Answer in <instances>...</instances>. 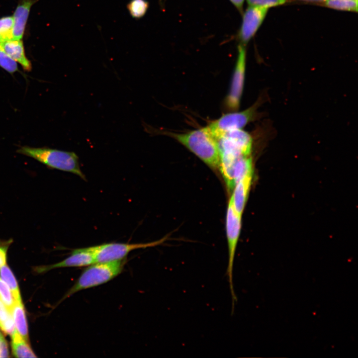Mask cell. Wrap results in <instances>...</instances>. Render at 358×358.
Wrapping results in <instances>:
<instances>
[{"mask_svg":"<svg viewBox=\"0 0 358 358\" xmlns=\"http://www.w3.org/2000/svg\"><path fill=\"white\" fill-rule=\"evenodd\" d=\"M11 337V348L13 356L16 358H35L27 341L25 340L17 331Z\"/></svg>","mask_w":358,"mask_h":358,"instance_id":"obj_15","label":"cell"},{"mask_svg":"<svg viewBox=\"0 0 358 358\" xmlns=\"http://www.w3.org/2000/svg\"><path fill=\"white\" fill-rule=\"evenodd\" d=\"M220 170L228 188L232 190L234 183L233 168L240 157L250 156L252 147L251 135L242 129L228 132L217 140Z\"/></svg>","mask_w":358,"mask_h":358,"instance_id":"obj_1","label":"cell"},{"mask_svg":"<svg viewBox=\"0 0 358 358\" xmlns=\"http://www.w3.org/2000/svg\"><path fill=\"white\" fill-rule=\"evenodd\" d=\"M256 108L255 104L242 111L226 113L212 121L206 127L211 135L217 141L228 132L242 129L254 119Z\"/></svg>","mask_w":358,"mask_h":358,"instance_id":"obj_7","label":"cell"},{"mask_svg":"<svg viewBox=\"0 0 358 358\" xmlns=\"http://www.w3.org/2000/svg\"><path fill=\"white\" fill-rule=\"evenodd\" d=\"M253 174V163L250 156H243L239 158L235 162L233 168V179L234 185L241 179Z\"/></svg>","mask_w":358,"mask_h":358,"instance_id":"obj_16","label":"cell"},{"mask_svg":"<svg viewBox=\"0 0 358 358\" xmlns=\"http://www.w3.org/2000/svg\"><path fill=\"white\" fill-rule=\"evenodd\" d=\"M291 0H247L249 6H259L269 9L283 5Z\"/></svg>","mask_w":358,"mask_h":358,"instance_id":"obj_24","label":"cell"},{"mask_svg":"<svg viewBox=\"0 0 358 358\" xmlns=\"http://www.w3.org/2000/svg\"><path fill=\"white\" fill-rule=\"evenodd\" d=\"M8 357L7 344L3 338L0 343V358H7Z\"/></svg>","mask_w":358,"mask_h":358,"instance_id":"obj_26","label":"cell"},{"mask_svg":"<svg viewBox=\"0 0 358 358\" xmlns=\"http://www.w3.org/2000/svg\"><path fill=\"white\" fill-rule=\"evenodd\" d=\"M0 67L9 74L18 71L17 63L4 51L0 42Z\"/></svg>","mask_w":358,"mask_h":358,"instance_id":"obj_22","label":"cell"},{"mask_svg":"<svg viewBox=\"0 0 358 358\" xmlns=\"http://www.w3.org/2000/svg\"><path fill=\"white\" fill-rule=\"evenodd\" d=\"M3 339V337L2 335L1 334V333H0V343L1 342V341H2V340Z\"/></svg>","mask_w":358,"mask_h":358,"instance_id":"obj_29","label":"cell"},{"mask_svg":"<svg viewBox=\"0 0 358 358\" xmlns=\"http://www.w3.org/2000/svg\"><path fill=\"white\" fill-rule=\"evenodd\" d=\"M94 263L95 260L93 254L87 247L75 249L70 256L62 261L51 265L38 267L36 271L42 272L57 268L87 267Z\"/></svg>","mask_w":358,"mask_h":358,"instance_id":"obj_10","label":"cell"},{"mask_svg":"<svg viewBox=\"0 0 358 358\" xmlns=\"http://www.w3.org/2000/svg\"><path fill=\"white\" fill-rule=\"evenodd\" d=\"M241 216L242 215L235 211L229 200L226 218V229L229 254L227 275L231 294L232 312L234 311L235 303L237 301V297L233 284V270L236 247L241 231Z\"/></svg>","mask_w":358,"mask_h":358,"instance_id":"obj_5","label":"cell"},{"mask_svg":"<svg viewBox=\"0 0 358 358\" xmlns=\"http://www.w3.org/2000/svg\"><path fill=\"white\" fill-rule=\"evenodd\" d=\"M0 42H1V38H0Z\"/></svg>","mask_w":358,"mask_h":358,"instance_id":"obj_30","label":"cell"},{"mask_svg":"<svg viewBox=\"0 0 358 358\" xmlns=\"http://www.w3.org/2000/svg\"><path fill=\"white\" fill-rule=\"evenodd\" d=\"M0 43L6 53L19 64L24 71H31L32 64L25 54L22 39L12 38L1 41Z\"/></svg>","mask_w":358,"mask_h":358,"instance_id":"obj_12","label":"cell"},{"mask_svg":"<svg viewBox=\"0 0 358 358\" xmlns=\"http://www.w3.org/2000/svg\"><path fill=\"white\" fill-rule=\"evenodd\" d=\"M0 300L10 311L15 301L7 285L0 278Z\"/></svg>","mask_w":358,"mask_h":358,"instance_id":"obj_23","label":"cell"},{"mask_svg":"<svg viewBox=\"0 0 358 358\" xmlns=\"http://www.w3.org/2000/svg\"><path fill=\"white\" fill-rule=\"evenodd\" d=\"M16 152L32 158L49 168L73 173L87 180L81 169L79 157L73 152L46 147L22 146Z\"/></svg>","mask_w":358,"mask_h":358,"instance_id":"obj_3","label":"cell"},{"mask_svg":"<svg viewBox=\"0 0 358 358\" xmlns=\"http://www.w3.org/2000/svg\"><path fill=\"white\" fill-rule=\"evenodd\" d=\"M231 3L235 6L239 12L241 14L243 13V5L245 0H229Z\"/></svg>","mask_w":358,"mask_h":358,"instance_id":"obj_27","label":"cell"},{"mask_svg":"<svg viewBox=\"0 0 358 358\" xmlns=\"http://www.w3.org/2000/svg\"><path fill=\"white\" fill-rule=\"evenodd\" d=\"M0 329L5 334L12 336L16 331L10 311L0 300Z\"/></svg>","mask_w":358,"mask_h":358,"instance_id":"obj_18","label":"cell"},{"mask_svg":"<svg viewBox=\"0 0 358 358\" xmlns=\"http://www.w3.org/2000/svg\"><path fill=\"white\" fill-rule=\"evenodd\" d=\"M13 25L12 16L0 18V37L1 41L12 38Z\"/></svg>","mask_w":358,"mask_h":358,"instance_id":"obj_21","label":"cell"},{"mask_svg":"<svg viewBox=\"0 0 358 358\" xmlns=\"http://www.w3.org/2000/svg\"><path fill=\"white\" fill-rule=\"evenodd\" d=\"M166 238L156 241L144 243H109L88 247L93 254L95 263L124 260L132 251L155 247L162 244Z\"/></svg>","mask_w":358,"mask_h":358,"instance_id":"obj_6","label":"cell"},{"mask_svg":"<svg viewBox=\"0 0 358 358\" xmlns=\"http://www.w3.org/2000/svg\"><path fill=\"white\" fill-rule=\"evenodd\" d=\"M246 53V45L239 43L230 89L226 99L227 107L232 110H237L239 107L244 84Z\"/></svg>","mask_w":358,"mask_h":358,"instance_id":"obj_8","label":"cell"},{"mask_svg":"<svg viewBox=\"0 0 358 358\" xmlns=\"http://www.w3.org/2000/svg\"><path fill=\"white\" fill-rule=\"evenodd\" d=\"M11 241L0 243V268L6 264L7 251Z\"/></svg>","mask_w":358,"mask_h":358,"instance_id":"obj_25","label":"cell"},{"mask_svg":"<svg viewBox=\"0 0 358 358\" xmlns=\"http://www.w3.org/2000/svg\"><path fill=\"white\" fill-rule=\"evenodd\" d=\"M10 312L13 319L16 331L25 340L28 341L27 322L22 301H15Z\"/></svg>","mask_w":358,"mask_h":358,"instance_id":"obj_14","label":"cell"},{"mask_svg":"<svg viewBox=\"0 0 358 358\" xmlns=\"http://www.w3.org/2000/svg\"><path fill=\"white\" fill-rule=\"evenodd\" d=\"M323 4L331 9L358 12V0H327Z\"/></svg>","mask_w":358,"mask_h":358,"instance_id":"obj_19","label":"cell"},{"mask_svg":"<svg viewBox=\"0 0 358 358\" xmlns=\"http://www.w3.org/2000/svg\"><path fill=\"white\" fill-rule=\"evenodd\" d=\"M252 176L246 177L235 183L230 200L235 211L242 215L250 189Z\"/></svg>","mask_w":358,"mask_h":358,"instance_id":"obj_13","label":"cell"},{"mask_svg":"<svg viewBox=\"0 0 358 358\" xmlns=\"http://www.w3.org/2000/svg\"><path fill=\"white\" fill-rule=\"evenodd\" d=\"M124 260L95 263L86 268L73 286L65 295L66 299L83 290L96 287L110 281L121 273Z\"/></svg>","mask_w":358,"mask_h":358,"instance_id":"obj_4","label":"cell"},{"mask_svg":"<svg viewBox=\"0 0 358 358\" xmlns=\"http://www.w3.org/2000/svg\"><path fill=\"white\" fill-rule=\"evenodd\" d=\"M161 132L175 139L210 167L219 169L217 142L206 127L183 133Z\"/></svg>","mask_w":358,"mask_h":358,"instance_id":"obj_2","label":"cell"},{"mask_svg":"<svg viewBox=\"0 0 358 358\" xmlns=\"http://www.w3.org/2000/svg\"><path fill=\"white\" fill-rule=\"evenodd\" d=\"M268 8L249 6L243 13L242 22L237 35L240 44L245 45L255 36L264 21Z\"/></svg>","mask_w":358,"mask_h":358,"instance_id":"obj_9","label":"cell"},{"mask_svg":"<svg viewBox=\"0 0 358 358\" xmlns=\"http://www.w3.org/2000/svg\"><path fill=\"white\" fill-rule=\"evenodd\" d=\"M149 3L147 0H131L127 4L128 10L135 18L142 17L147 12Z\"/></svg>","mask_w":358,"mask_h":358,"instance_id":"obj_20","label":"cell"},{"mask_svg":"<svg viewBox=\"0 0 358 358\" xmlns=\"http://www.w3.org/2000/svg\"><path fill=\"white\" fill-rule=\"evenodd\" d=\"M39 0H19L12 15V38L22 39L32 6Z\"/></svg>","mask_w":358,"mask_h":358,"instance_id":"obj_11","label":"cell"},{"mask_svg":"<svg viewBox=\"0 0 358 358\" xmlns=\"http://www.w3.org/2000/svg\"><path fill=\"white\" fill-rule=\"evenodd\" d=\"M0 278L8 286L16 302L22 301L17 280L6 264L0 268Z\"/></svg>","mask_w":358,"mask_h":358,"instance_id":"obj_17","label":"cell"},{"mask_svg":"<svg viewBox=\"0 0 358 358\" xmlns=\"http://www.w3.org/2000/svg\"><path fill=\"white\" fill-rule=\"evenodd\" d=\"M306 2H310V3H324L326 0H298Z\"/></svg>","mask_w":358,"mask_h":358,"instance_id":"obj_28","label":"cell"}]
</instances>
